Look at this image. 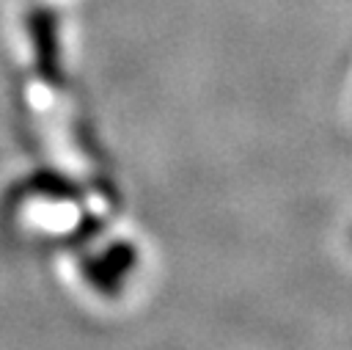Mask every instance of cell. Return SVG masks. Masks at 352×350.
Returning a JSON list of instances; mask_svg holds the SVG:
<instances>
[{
    "label": "cell",
    "instance_id": "1",
    "mask_svg": "<svg viewBox=\"0 0 352 350\" xmlns=\"http://www.w3.org/2000/svg\"><path fill=\"white\" fill-rule=\"evenodd\" d=\"M138 265V251L129 243H113L104 254L82 262V273L88 284L102 295H118L124 289L126 276Z\"/></svg>",
    "mask_w": 352,
    "mask_h": 350
},
{
    "label": "cell",
    "instance_id": "2",
    "mask_svg": "<svg viewBox=\"0 0 352 350\" xmlns=\"http://www.w3.org/2000/svg\"><path fill=\"white\" fill-rule=\"evenodd\" d=\"M28 30L36 50L38 72L55 88H63L60 72V41H58V14L52 8H33L28 17Z\"/></svg>",
    "mask_w": 352,
    "mask_h": 350
},
{
    "label": "cell",
    "instance_id": "3",
    "mask_svg": "<svg viewBox=\"0 0 352 350\" xmlns=\"http://www.w3.org/2000/svg\"><path fill=\"white\" fill-rule=\"evenodd\" d=\"M33 187L41 190V193H50L55 198H63V196H77V185L63 179V176H55V174H38L33 179Z\"/></svg>",
    "mask_w": 352,
    "mask_h": 350
}]
</instances>
